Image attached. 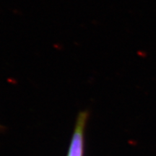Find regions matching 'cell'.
I'll return each mask as SVG.
<instances>
[{"label":"cell","mask_w":156,"mask_h":156,"mask_svg":"<svg viewBox=\"0 0 156 156\" xmlns=\"http://www.w3.org/2000/svg\"><path fill=\"white\" fill-rule=\"evenodd\" d=\"M87 118V113L85 112H81L78 116L67 156H83L84 132Z\"/></svg>","instance_id":"6da1fadb"}]
</instances>
